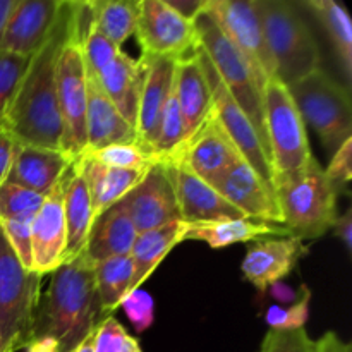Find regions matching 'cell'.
<instances>
[{"label": "cell", "instance_id": "28", "mask_svg": "<svg viewBox=\"0 0 352 352\" xmlns=\"http://www.w3.org/2000/svg\"><path fill=\"white\" fill-rule=\"evenodd\" d=\"M79 158H81L82 170H85L95 219L100 213L105 212L109 206L120 201L143 179L144 172H146L107 167V165H102L89 158L88 155H81Z\"/></svg>", "mask_w": 352, "mask_h": 352}, {"label": "cell", "instance_id": "42", "mask_svg": "<svg viewBox=\"0 0 352 352\" xmlns=\"http://www.w3.org/2000/svg\"><path fill=\"white\" fill-rule=\"evenodd\" d=\"M7 241L12 246L17 260L26 270L33 267V251H31V223L28 222H0Z\"/></svg>", "mask_w": 352, "mask_h": 352}, {"label": "cell", "instance_id": "35", "mask_svg": "<svg viewBox=\"0 0 352 352\" xmlns=\"http://www.w3.org/2000/svg\"><path fill=\"white\" fill-rule=\"evenodd\" d=\"M182 144H184V124H182L177 100L172 93L164 110V116H162L160 131H158V138L155 141L153 153L160 160H168L181 150Z\"/></svg>", "mask_w": 352, "mask_h": 352}, {"label": "cell", "instance_id": "19", "mask_svg": "<svg viewBox=\"0 0 352 352\" xmlns=\"http://www.w3.org/2000/svg\"><path fill=\"white\" fill-rule=\"evenodd\" d=\"M64 0H17L0 38V50L31 57L50 34Z\"/></svg>", "mask_w": 352, "mask_h": 352}, {"label": "cell", "instance_id": "10", "mask_svg": "<svg viewBox=\"0 0 352 352\" xmlns=\"http://www.w3.org/2000/svg\"><path fill=\"white\" fill-rule=\"evenodd\" d=\"M205 10L243 54L265 89L275 78V64L265 40L256 0H206Z\"/></svg>", "mask_w": 352, "mask_h": 352}, {"label": "cell", "instance_id": "33", "mask_svg": "<svg viewBox=\"0 0 352 352\" xmlns=\"http://www.w3.org/2000/svg\"><path fill=\"white\" fill-rule=\"evenodd\" d=\"M45 196L21 186L3 182L0 186V222H33Z\"/></svg>", "mask_w": 352, "mask_h": 352}, {"label": "cell", "instance_id": "26", "mask_svg": "<svg viewBox=\"0 0 352 352\" xmlns=\"http://www.w3.org/2000/svg\"><path fill=\"white\" fill-rule=\"evenodd\" d=\"M64 213L65 226H67V254L65 261L72 260L85 250L88 239L89 227L93 220L91 198H89L88 184H86L85 170H82L81 158H76L69 174L67 188L64 195Z\"/></svg>", "mask_w": 352, "mask_h": 352}, {"label": "cell", "instance_id": "49", "mask_svg": "<svg viewBox=\"0 0 352 352\" xmlns=\"http://www.w3.org/2000/svg\"><path fill=\"white\" fill-rule=\"evenodd\" d=\"M71 352H95L93 351V336H89L88 339L82 340L78 347H74Z\"/></svg>", "mask_w": 352, "mask_h": 352}, {"label": "cell", "instance_id": "29", "mask_svg": "<svg viewBox=\"0 0 352 352\" xmlns=\"http://www.w3.org/2000/svg\"><path fill=\"white\" fill-rule=\"evenodd\" d=\"M278 234L287 232L284 229L274 227L272 223L256 222L251 219H236L189 226L188 232H186V241H201V243L208 244L212 250H222V248L232 246L237 243H253V241L267 239V237L278 236Z\"/></svg>", "mask_w": 352, "mask_h": 352}, {"label": "cell", "instance_id": "5", "mask_svg": "<svg viewBox=\"0 0 352 352\" xmlns=\"http://www.w3.org/2000/svg\"><path fill=\"white\" fill-rule=\"evenodd\" d=\"M337 198L316 158L306 170L275 188L284 230L302 241L322 237L333 229L339 217Z\"/></svg>", "mask_w": 352, "mask_h": 352}, {"label": "cell", "instance_id": "7", "mask_svg": "<svg viewBox=\"0 0 352 352\" xmlns=\"http://www.w3.org/2000/svg\"><path fill=\"white\" fill-rule=\"evenodd\" d=\"M41 278L17 260L0 226V352H19L33 339Z\"/></svg>", "mask_w": 352, "mask_h": 352}, {"label": "cell", "instance_id": "14", "mask_svg": "<svg viewBox=\"0 0 352 352\" xmlns=\"http://www.w3.org/2000/svg\"><path fill=\"white\" fill-rule=\"evenodd\" d=\"M69 174H71V168L65 172L58 184L45 196L43 205L40 206L31 222V251H33L31 272L40 277L52 275L65 263L67 226H65L64 195Z\"/></svg>", "mask_w": 352, "mask_h": 352}, {"label": "cell", "instance_id": "18", "mask_svg": "<svg viewBox=\"0 0 352 352\" xmlns=\"http://www.w3.org/2000/svg\"><path fill=\"white\" fill-rule=\"evenodd\" d=\"M167 162L168 172L174 182L182 222L188 226H199V223H212L220 222V220L246 219L239 210L226 201L215 188L201 181L181 162Z\"/></svg>", "mask_w": 352, "mask_h": 352}, {"label": "cell", "instance_id": "24", "mask_svg": "<svg viewBox=\"0 0 352 352\" xmlns=\"http://www.w3.org/2000/svg\"><path fill=\"white\" fill-rule=\"evenodd\" d=\"M136 237L138 232L133 220L120 201H117L93 220L82 253L91 263H102L129 254Z\"/></svg>", "mask_w": 352, "mask_h": 352}, {"label": "cell", "instance_id": "8", "mask_svg": "<svg viewBox=\"0 0 352 352\" xmlns=\"http://www.w3.org/2000/svg\"><path fill=\"white\" fill-rule=\"evenodd\" d=\"M287 89L305 126L313 127L327 151L333 155L352 138L349 88L337 82L322 67Z\"/></svg>", "mask_w": 352, "mask_h": 352}, {"label": "cell", "instance_id": "25", "mask_svg": "<svg viewBox=\"0 0 352 352\" xmlns=\"http://www.w3.org/2000/svg\"><path fill=\"white\" fill-rule=\"evenodd\" d=\"M96 78L120 116L136 129L141 82H143V67L140 60H133L129 55L119 52L112 62L96 72Z\"/></svg>", "mask_w": 352, "mask_h": 352}, {"label": "cell", "instance_id": "23", "mask_svg": "<svg viewBox=\"0 0 352 352\" xmlns=\"http://www.w3.org/2000/svg\"><path fill=\"white\" fill-rule=\"evenodd\" d=\"M174 95L184 124V143L212 113V91L198 52L179 58L175 64Z\"/></svg>", "mask_w": 352, "mask_h": 352}, {"label": "cell", "instance_id": "16", "mask_svg": "<svg viewBox=\"0 0 352 352\" xmlns=\"http://www.w3.org/2000/svg\"><path fill=\"white\" fill-rule=\"evenodd\" d=\"M143 67L140 107H138V144L153 153L155 141L160 131L162 116L168 98L174 93L175 58H140ZM155 155V153H153Z\"/></svg>", "mask_w": 352, "mask_h": 352}, {"label": "cell", "instance_id": "17", "mask_svg": "<svg viewBox=\"0 0 352 352\" xmlns=\"http://www.w3.org/2000/svg\"><path fill=\"white\" fill-rule=\"evenodd\" d=\"M306 253L305 241L296 236L253 241L248 246L241 272L244 280L260 292H267L268 287L287 277Z\"/></svg>", "mask_w": 352, "mask_h": 352}, {"label": "cell", "instance_id": "15", "mask_svg": "<svg viewBox=\"0 0 352 352\" xmlns=\"http://www.w3.org/2000/svg\"><path fill=\"white\" fill-rule=\"evenodd\" d=\"M168 160L181 162L192 174L213 188L227 170L244 158L210 113L205 124Z\"/></svg>", "mask_w": 352, "mask_h": 352}, {"label": "cell", "instance_id": "11", "mask_svg": "<svg viewBox=\"0 0 352 352\" xmlns=\"http://www.w3.org/2000/svg\"><path fill=\"white\" fill-rule=\"evenodd\" d=\"M143 58H179L195 54L192 21L175 12L167 0H140L134 31Z\"/></svg>", "mask_w": 352, "mask_h": 352}, {"label": "cell", "instance_id": "36", "mask_svg": "<svg viewBox=\"0 0 352 352\" xmlns=\"http://www.w3.org/2000/svg\"><path fill=\"white\" fill-rule=\"evenodd\" d=\"M95 352H141L140 342L113 316L103 320L93 332Z\"/></svg>", "mask_w": 352, "mask_h": 352}, {"label": "cell", "instance_id": "9", "mask_svg": "<svg viewBox=\"0 0 352 352\" xmlns=\"http://www.w3.org/2000/svg\"><path fill=\"white\" fill-rule=\"evenodd\" d=\"M57 103L62 119V150L72 158L86 151V60L71 2L69 33L55 65Z\"/></svg>", "mask_w": 352, "mask_h": 352}, {"label": "cell", "instance_id": "30", "mask_svg": "<svg viewBox=\"0 0 352 352\" xmlns=\"http://www.w3.org/2000/svg\"><path fill=\"white\" fill-rule=\"evenodd\" d=\"M325 33L329 34L330 43L339 60L340 71L346 76V81L351 82L352 78V23L351 16L342 3L336 0H308L305 3Z\"/></svg>", "mask_w": 352, "mask_h": 352}, {"label": "cell", "instance_id": "48", "mask_svg": "<svg viewBox=\"0 0 352 352\" xmlns=\"http://www.w3.org/2000/svg\"><path fill=\"white\" fill-rule=\"evenodd\" d=\"M17 0H0V38H2L3 28H6L7 19H9L10 12L16 7Z\"/></svg>", "mask_w": 352, "mask_h": 352}, {"label": "cell", "instance_id": "46", "mask_svg": "<svg viewBox=\"0 0 352 352\" xmlns=\"http://www.w3.org/2000/svg\"><path fill=\"white\" fill-rule=\"evenodd\" d=\"M336 236L339 237L344 243V246L347 248V251L352 250V210H347L344 215H339L336 220Z\"/></svg>", "mask_w": 352, "mask_h": 352}, {"label": "cell", "instance_id": "41", "mask_svg": "<svg viewBox=\"0 0 352 352\" xmlns=\"http://www.w3.org/2000/svg\"><path fill=\"white\" fill-rule=\"evenodd\" d=\"M153 299L148 292L141 291H133L131 294H127L124 298V301L120 302V308L126 311L127 318L133 323L134 330L138 333L144 332V330L150 329L153 325Z\"/></svg>", "mask_w": 352, "mask_h": 352}, {"label": "cell", "instance_id": "39", "mask_svg": "<svg viewBox=\"0 0 352 352\" xmlns=\"http://www.w3.org/2000/svg\"><path fill=\"white\" fill-rule=\"evenodd\" d=\"M309 299L311 292L305 287L301 299L292 308H270L267 313V323L274 330L302 329L309 315Z\"/></svg>", "mask_w": 352, "mask_h": 352}, {"label": "cell", "instance_id": "34", "mask_svg": "<svg viewBox=\"0 0 352 352\" xmlns=\"http://www.w3.org/2000/svg\"><path fill=\"white\" fill-rule=\"evenodd\" d=\"M89 158L107 167L129 168V170H148L157 162H162L157 155L146 151L140 144H112L100 150L85 151Z\"/></svg>", "mask_w": 352, "mask_h": 352}, {"label": "cell", "instance_id": "32", "mask_svg": "<svg viewBox=\"0 0 352 352\" xmlns=\"http://www.w3.org/2000/svg\"><path fill=\"white\" fill-rule=\"evenodd\" d=\"M93 24L96 30L109 38L116 47H122L124 41L133 36L138 23V3L131 0H91Z\"/></svg>", "mask_w": 352, "mask_h": 352}, {"label": "cell", "instance_id": "12", "mask_svg": "<svg viewBox=\"0 0 352 352\" xmlns=\"http://www.w3.org/2000/svg\"><path fill=\"white\" fill-rule=\"evenodd\" d=\"M201 60L205 74L210 82V91H212V116L217 122L220 124L227 136L230 138L234 144H236L237 151L241 157L246 160V164L267 182L272 189H274V174H272L270 160H268L267 153H265L263 146L260 143L256 131L251 126L250 119L244 116L243 110L239 109L232 96L229 95L227 88L220 78L217 76L215 69H213L212 62L206 58L203 52L196 48ZM275 191V189H274Z\"/></svg>", "mask_w": 352, "mask_h": 352}, {"label": "cell", "instance_id": "40", "mask_svg": "<svg viewBox=\"0 0 352 352\" xmlns=\"http://www.w3.org/2000/svg\"><path fill=\"white\" fill-rule=\"evenodd\" d=\"M352 138L346 141L336 153L332 155V160H330L329 167L323 168L325 172V177L329 181L330 188L336 191V195H342L347 192V186H349L352 179Z\"/></svg>", "mask_w": 352, "mask_h": 352}, {"label": "cell", "instance_id": "47", "mask_svg": "<svg viewBox=\"0 0 352 352\" xmlns=\"http://www.w3.org/2000/svg\"><path fill=\"white\" fill-rule=\"evenodd\" d=\"M24 352H60V347L55 340L48 339V337H40V339L31 340Z\"/></svg>", "mask_w": 352, "mask_h": 352}, {"label": "cell", "instance_id": "20", "mask_svg": "<svg viewBox=\"0 0 352 352\" xmlns=\"http://www.w3.org/2000/svg\"><path fill=\"white\" fill-rule=\"evenodd\" d=\"M213 188L246 219L263 223H280L275 191L246 164L239 160Z\"/></svg>", "mask_w": 352, "mask_h": 352}, {"label": "cell", "instance_id": "22", "mask_svg": "<svg viewBox=\"0 0 352 352\" xmlns=\"http://www.w3.org/2000/svg\"><path fill=\"white\" fill-rule=\"evenodd\" d=\"M74 160L76 158L62 150L17 143L6 182L47 196L64 177Z\"/></svg>", "mask_w": 352, "mask_h": 352}, {"label": "cell", "instance_id": "38", "mask_svg": "<svg viewBox=\"0 0 352 352\" xmlns=\"http://www.w3.org/2000/svg\"><path fill=\"white\" fill-rule=\"evenodd\" d=\"M315 340L302 329L274 330L270 329L261 340L258 352H313Z\"/></svg>", "mask_w": 352, "mask_h": 352}, {"label": "cell", "instance_id": "43", "mask_svg": "<svg viewBox=\"0 0 352 352\" xmlns=\"http://www.w3.org/2000/svg\"><path fill=\"white\" fill-rule=\"evenodd\" d=\"M16 144L17 141L14 140L12 134L6 129L3 124H0V186L7 181V174L10 170V165H12Z\"/></svg>", "mask_w": 352, "mask_h": 352}, {"label": "cell", "instance_id": "44", "mask_svg": "<svg viewBox=\"0 0 352 352\" xmlns=\"http://www.w3.org/2000/svg\"><path fill=\"white\" fill-rule=\"evenodd\" d=\"M313 352H352L351 344L344 342L337 333L327 332L315 340V349Z\"/></svg>", "mask_w": 352, "mask_h": 352}, {"label": "cell", "instance_id": "45", "mask_svg": "<svg viewBox=\"0 0 352 352\" xmlns=\"http://www.w3.org/2000/svg\"><path fill=\"white\" fill-rule=\"evenodd\" d=\"M167 3L184 19L195 21L196 16L205 9L206 0H167Z\"/></svg>", "mask_w": 352, "mask_h": 352}, {"label": "cell", "instance_id": "13", "mask_svg": "<svg viewBox=\"0 0 352 352\" xmlns=\"http://www.w3.org/2000/svg\"><path fill=\"white\" fill-rule=\"evenodd\" d=\"M120 205L133 220L138 234L181 220L167 162H157L148 168L143 179L120 199Z\"/></svg>", "mask_w": 352, "mask_h": 352}, {"label": "cell", "instance_id": "37", "mask_svg": "<svg viewBox=\"0 0 352 352\" xmlns=\"http://www.w3.org/2000/svg\"><path fill=\"white\" fill-rule=\"evenodd\" d=\"M28 64H30V57H21V55L0 50V124L3 122V117Z\"/></svg>", "mask_w": 352, "mask_h": 352}, {"label": "cell", "instance_id": "3", "mask_svg": "<svg viewBox=\"0 0 352 352\" xmlns=\"http://www.w3.org/2000/svg\"><path fill=\"white\" fill-rule=\"evenodd\" d=\"M196 31V48L206 55L215 69L217 76L227 88L234 102L239 105L244 116L250 119L256 131L260 143L268 157L267 127H265L263 88L258 82L256 74L243 57L232 41L222 33L219 24L205 9L192 21ZM272 167V165H270Z\"/></svg>", "mask_w": 352, "mask_h": 352}, {"label": "cell", "instance_id": "6", "mask_svg": "<svg viewBox=\"0 0 352 352\" xmlns=\"http://www.w3.org/2000/svg\"><path fill=\"white\" fill-rule=\"evenodd\" d=\"M265 127L268 160L274 174V189L306 170L315 160L309 148L306 126L294 105L287 86L270 79L263 89Z\"/></svg>", "mask_w": 352, "mask_h": 352}, {"label": "cell", "instance_id": "2", "mask_svg": "<svg viewBox=\"0 0 352 352\" xmlns=\"http://www.w3.org/2000/svg\"><path fill=\"white\" fill-rule=\"evenodd\" d=\"M105 318L109 316L100 305L95 263L81 253L52 274L50 285L38 301L33 339L48 337L60 352H71Z\"/></svg>", "mask_w": 352, "mask_h": 352}, {"label": "cell", "instance_id": "27", "mask_svg": "<svg viewBox=\"0 0 352 352\" xmlns=\"http://www.w3.org/2000/svg\"><path fill=\"white\" fill-rule=\"evenodd\" d=\"M188 227V223L182 222V220H175V222H168L165 226L157 227V229L148 230V232L138 234L133 250L129 253L134 263L133 291H138L150 278V275L157 270V267L165 260V256L177 244L186 241Z\"/></svg>", "mask_w": 352, "mask_h": 352}, {"label": "cell", "instance_id": "1", "mask_svg": "<svg viewBox=\"0 0 352 352\" xmlns=\"http://www.w3.org/2000/svg\"><path fill=\"white\" fill-rule=\"evenodd\" d=\"M71 2H62L57 21L45 43L30 57L3 126L21 144L62 150V119L57 103L55 65L69 33ZM64 151V150H62Z\"/></svg>", "mask_w": 352, "mask_h": 352}, {"label": "cell", "instance_id": "4", "mask_svg": "<svg viewBox=\"0 0 352 352\" xmlns=\"http://www.w3.org/2000/svg\"><path fill=\"white\" fill-rule=\"evenodd\" d=\"M275 79L291 86L320 69V50L305 17L285 0H256Z\"/></svg>", "mask_w": 352, "mask_h": 352}, {"label": "cell", "instance_id": "21", "mask_svg": "<svg viewBox=\"0 0 352 352\" xmlns=\"http://www.w3.org/2000/svg\"><path fill=\"white\" fill-rule=\"evenodd\" d=\"M134 143L138 144L136 129L120 116L95 72L86 65V151Z\"/></svg>", "mask_w": 352, "mask_h": 352}, {"label": "cell", "instance_id": "31", "mask_svg": "<svg viewBox=\"0 0 352 352\" xmlns=\"http://www.w3.org/2000/svg\"><path fill=\"white\" fill-rule=\"evenodd\" d=\"M134 263L131 254L112 258L95 265V282L100 305L107 316H112L127 294L133 292Z\"/></svg>", "mask_w": 352, "mask_h": 352}]
</instances>
